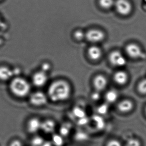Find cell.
<instances>
[{"mask_svg": "<svg viewBox=\"0 0 146 146\" xmlns=\"http://www.w3.org/2000/svg\"><path fill=\"white\" fill-rule=\"evenodd\" d=\"M48 96L54 102H59L69 98L71 93L70 85L64 80H57L49 85Z\"/></svg>", "mask_w": 146, "mask_h": 146, "instance_id": "cell-1", "label": "cell"}, {"mask_svg": "<svg viewBox=\"0 0 146 146\" xmlns=\"http://www.w3.org/2000/svg\"><path fill=\"white\" fill-rule=\"evenodd\" d=\"M10 88L15 95L20 97H25L28 95L31 90V86L28 81L20 77H17L12 80Z\"/></svg>", "mask_w": 146, "mask_h": 146, "instance_id": "cell-2", "label": "cell"}, {"mask_svg": "<svg viewBox=\"0 0 146 146\" xmlns=\"http://www.w3.org/2000/svg\"><path fill=\"white\" fill-rule=\"evenodd\" d=\"M109 60L111 64L116 67H123L127 63L126 58L122 53L118 50L111 52L109 56Z\"/></svg>", "mask_w": 146, "mask_h": 146, "instance_id": "cell-3", "label": "cell"}, {"mask_svg": "<svg viewBox=\"0 0 146 146\" xmlns=\"http://www.w3.org/2000/svg\"><path fill=\"white\" fill-rule=\"evenodd\" d=\"M85 38L88 42L92 44H97L104 40L105 35L101 30L91 29L85 34Z\"/></svg>", "mask_w": 146, "mask_h": 146, "instance_id": "cell-4", "label": "cell"}, {"mask_svg": "<svg viewBox=\"0 0 146 146\" xmlns=\"http://www.w3.org/2000/svg\"><path fill=\"white\" fill-rule=\"evenodd\" d=\"M30 99V102L35 106H42L48 102L47 96L41 91H36L33 93Z\"/></svg>", "mask_w": 146, "mask_h": 146, "instance_id": "cell-5", "label": "cell"}, {"mask_svg": "<svg viewBox=\"0 0 146 146\" xmlns=\"http://www.w3.org/2000/svg\"><path fill=\"white\" fill-rule=\"evenodd\" d=\"M125 51L129 57L134 59L141 58L144 55L141 48L137 44L133 43L128 44L125 48Z\"/></svg>", "mask_w": 146, "mask_h": 146, "instance_id": "cell-6", "label": "cell"}, {"mask_svg": "<svg viewBox=\"0 0 146 146\" xmlns=\"http://www.w3.org/2000/svg\"><path fill=\"white\" fill-rule=\"evenodd\" d=\"M114 6L119 14L126 16L130 14L132 10V6L128 0H117Z\"/></svg>", "mask_w": 146, "mask_h": 146, "instance_id": "cell-7", "label": "cell"}, {"mask_svg": "<svg viewBox=\"0 0 146 146\" xmlns=\"http://www.w3.org/2000/svg\"><path fill=\"white\" fill-rule=\"evenodd\" d=\"M32 80L33 84L36 87L44 86L48 82L47 73L42 70L38 71L34 74Z\"/></svg>", "mask_w": 146, "mask_h": 146, "instance_id": "cell-8", "label": "cell"}, {"mask_svg": "<svg viewBox=\"0 0 146 146\" xmlns=\"http://www.w3.org/2000/svg\"><path fill=\"white\" fill-rule=\"evenodd\" d=\"M108 84V81L104 76L101 74L94 77L93 80V85L96 91L100 92L104 90Z\"/></svg>", "mask_w": 146, "mask_h": 146, "instance_id": "cell-9", "label": "cell"}, {"mask_svg": "<svg viewBox=\"0 0 146 146\" xmlns=\"http://www.w3.org/2000/svg\"><path fill=\"white\" fill-rule=\"evenodd\" d=\"M87 55L93 61H97L102 55V51L100 48L96 46H91L87 50Z\"/></svg>", "mask_w": 146, "mask_h": 146, "instance_id": "cell-10", "label": "cell"}, {"mask_svg": "<svg viewBox=\"0 0 146 146\" xmlns=\"http://www.w3.org/2000/svg\"><path fill=\"white\" fill-rule=\"evenodd\" d=\"M113 79L115 83L118 85L122 86L126 84L128 82V75L125 71L119 70L115 73Z\"/></svg>", "mask_w": 146, "mask_h": 146, "instance_id": "cell-11", "label": "cell"}, {"mask_svg": "<svg viewBox=\"0 0 146 146\" xmlns=\"http://www.w3.org/2000/svg\"><path fill=\"white\" fill-rule=\"evenodd\" d=\"M42 121L36 118L31 119L29 121L27 128L29 132L31 133H35L41 130Z\"/></svg>", "mask_w": 146, "mask_h": 146, "instance_id": "cell-12", "label": "cell"}, {"mask_svg": "<svg viewBox=\"0 0 146 146\" xmlns=\"http://www.w3.org/2000/svg\"><path fill=\"white\" fill-rule=\"evenodd\" d=\"M134 108V104L132 101L125 99L119 103L118 109L119 111L123 113H127L132 110Z\"/></svg>", "mask_w": 146, "mask_h": 146, "instance_id": "cell-13", "label": "cell"}, {"mask_svg": "<svg viewBox=\"0 0 146 146\" xmlns=\"http://www.w3.org/2000/svg\"><path fill=\"white\" fill-rule=\"evenodd\" d=\"M55 129V123L53 120H46L42 122L41 130L47 134L53 133Z\"/></svg>", "mask_w": 146, "mask_h": 146, "instance_id": "cell-14", "label": "cell"}, {"mask_svg": "<svg viewBox=\"0 0 146 146\" xmlns=\"http://www.w3.org/2000/svg\"><path fill=\"white\" fill-rule=\"evenodd\" d=\"M15 74L14 71L5 66L0 67V79L7 80L13 77Z\"/></svg>", "mask_w": 146, "mask_h": 146, "instance_id": "cell-15", "label": "cell"}, {"mask_svg": "<svg viewBox=\"0 0 146 146\" xmlns=\"http://www.w3.org/2000/svg\"><path fill=\"white\" fill-rule=\"evenodd\" d=\"M105 98L108 103L115 102L118 98V93L115 90H110L107 92L105 95Z\"/></svg>", "mask_w": 146, "mask_h": 146, "instance_id": "cell-16", "label": "cell"}, {"mask_svg": "<svg viewBox=\"0 0 146 146\" xmlns=\"http://www.w3.org/2000/svg\"><path fill=\"white\" fill-rule=\"evenodd\" d=\"M99 3L103 9H109L114 6V0H99Z\"/></svg>", "mask_w": 146, "mask_h": 146, "instance_id": "cell-17", "label": "cell"}, {"mask_svg": "<svg viewBox=\"0 0 146 146\" xmlns=\"http://www.w3.org/2000/svg\"><path fill=\"white\" fill-rule=\"evenodd\" d=\"M138 90L142 94H146V79L142 80L138 85Z\"/></svg>", "mask_w": 146, "mask_h": 146, "instance_id": "cell-18", "label": "cell"}, {"mask_svg": "<svg viewBox=\"0 0 146 146\" xmlns=\"http://www.w3.org/2000/svg\"><path fill=\"white\" fill-rule=\"evenodd\" d=\"M74 37L76 40H81L85 38V34L82 31L77 30L74 33Z\"/></svg>", "mask_w": 146, "mask_h": 146, "instance_id": "cell-19", "label": "cell"}, {"mask_svg": "<svg viewBox=\"0 0 146 146\" xmlns=\"http://www.w3.org/2000/svg\"><path fill=\"white\" fill-rule=\"evenodd\" d=\"M126 146H141V143L137 139H130L127 142Z\"/></svg>", "mask_w": 146, "mask_h": 146, "instance_id": "cell-20", "label": "cell"}, {"mask_svg": "<svg viewBox=\"0 0 146 146\" xmlns=\"http://www.w3.org/2000/svg\"><path fill=\"white\" fill-rule=\"evenodd\" d=\"M43 143H44V140L40 137H36L32 141L33 146H42Z\"/></svg>", "mask_w": 146, "mask_h": 146, "instance_id": "cell-21", "label": "cell"}, {"mask_svg": "<svg viewBox=\"0 0 146 146\" xmlns=\"http://www.w3.org/2000/svg\"><path fill=\"white\" fill-rule=\"evenodd\" d=\"M52 141L53 142V144L56 146H60L61 145L63 142V139L62 137L59 136L58 135H55L53 137Z\"/></svg>", "mask_w": 146, "mask_h": 146, "instance_id": "cell-22", "label": "cell"}, {"mask_svg": "<svg viewBox=\"0 0 146 146\" xmlns=\"http://www.w3.org/2000/svg\"><path fill=\"white\" fill-rule=\"evenodd\" d=\"M73 113L77 117H79V118H83L84 117V112L82 109L79 108H76L74 109Z\"/></svg>", "mask_w": 146, "mask_h": 146, "instance_id": "cell-23", "label": "cell"}, {"mask_svg": "<svg viewBox=\"0 0 146 146\" xmlns=\"http://www.w3.org/2000/svg\"><path fill=\"white\" fill-rule=\"evenodd\" d=\"M108 110V107L105 104L102 105L98 109V111L99 113V114H106Z\"/></svg>", "mask_w": 146, "mask_h": 146, "instance_id": "cell-24", "label": "cell"}, {"mask_svg": "<svg viewBox=\"0 0 146 146\" xmlns=\"http://www.w3.org/2000/svg\"><path fill=\"white\" fill-rule=\"evenodd\" d=\"M41 68H42V71L47 73V72H48L51 69V65L48 62H44V63L42 64Z\"/></svg>", "mask_w": 146, "mask_h": 146, "instance_id": "cell-25", "label": "cell"}, {"mask_svg": "<svg viewBox=\"0 0 146 146\" xmlns=\"http://www.w3.org/2000/svg\"><path fill=\"white\" fill-rule=\"evenodd\" d=\"M106 146H122L121 143L116 140H111L107 143Z\"/></svg>", "mask_w": 146, "mask_h": 146, "instance_id": "cell-26", "label": "cell"}, {"mask_svg": "<svg viewBox=\"0 0 146 146\" xmlns=\"http://www.w3.org/2000/svg\"><path fill=\"white\" fill-rule=\"evenodd\" d=\"M10 146H23L20 141L14 140L10 144Z\"/></svg>", "mask_w": 146, "mask_h": 146, "instance_id": "cell-27", "label": "cell"}, {"mask_svg": "<svg viewBox=\"0 0 146 146\" xmlns=\"http://www.w3.org/2000/svg\"><path fill=\"white\" fill-rule=\"evenodd\" d=\"M99 91H96L95 93L92 94L91 97L94 100H98L100 98V94H99Z\"/></svg>", "mask_w": 146, "mask_h": 146, "instance_id": "cell-28", "label": "cell"}, {"mask_svg": "<svg viewBox=\"0 0 146 146\" xmlns=\"http://www.w3.org/2000/svg\"><path fill=\"white\" fill-rule=\"evenodd\" d=\"M68 131V130L65 127H63L61 129V133H62L63 134H67Z\"/></svg>", "mask_w": 146, "mask_h": 146, "instance_id": "cell-29", "label": "cell"}, {"mask_svg": "<svg viewBox=\"0 0 146 146\" xmlns=\"http://www.w3.org/2000/svg\"><path fill=\"white\" fill-rule=\"evenodd\" d=\"M42 146H51V145L50 144H49V143H45L44 144H42Z\"/></svg>", "mask_w": 146, "mask_h": 146, "instance_id": "cell-30", "label": "cell"}, {"mask_svg": "<svg viewBox=\"0 0 146 146\" xmlns=\"http://www.w3.org/2000/svg\"><path fill=\"white\" fill-rule=\"evenodd\" d=\"M0 25H1V20H0Z\"/></svg>", "mask_w": 146, "mask_h": 146, "instance_id": "cell-31", "label": "cell"}, {"mask_svg": "<svg viewBox=\"0 0 146 146\" xmlns=\"http://www.w3.org/2000/svg\"></svg>", "mask_w": 146, "mask_h": 146, "instance_id": "cell-32", "label": "cell"}]
</instances>
